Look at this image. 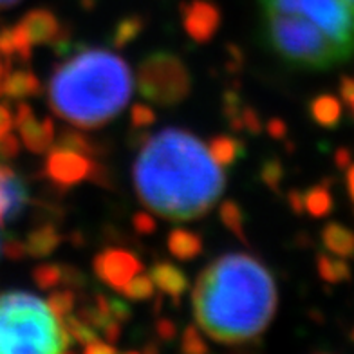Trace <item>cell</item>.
I'll use <instances>...</instances> for the list:
<instances>
[{
	"label": "cell",
	"instance_id": "1",
	"mask_svg": "<svg viewBox=\"0 0 354 354\" xmlns=\"http://www.w3.org/2000/svg\"><path fill=\"white\" fill-rule=\"evenodd\" d=\"M138 150L134 188L154 214L172 221L199 219L223 196L226 177L196 134L170 127L149 136Z\"/></svg>",
	"mask_w": 354,
	"mask_h": 354
},
{
	"label": "cell",
	"instance_id": "2",
	"mask_svg": "<svg viewBox=\"0 0 354 354\" xmlns=\"http://www.w3.org/2000/svg\"><path fill=\"white\" fill-rule=\"evenodd\" d=\"M197 326L212 340L243 345L268 329L279 306L271 271L248 253H224L206 266L192 291Z\"/></svg>",
	"mask_w": 354,
	"mask_h": 354
},
{
	"label": "cell",
	"instance_id": "3",
	"mask_svg": "<svg viewBox=\"0 0 354 354\" xmlns=\"http://www.w3.org/2000/svg\"><path fill=\"white\" fill-rule=\"evenodd\" d=\"M132 91L134 76L122 56L78 44L53 71L47 98L64 122L93 131L107 125L129 105Z\"/></svg>",
	"mask_w": 354,
	"mask_h": 354
},
{
	"label": "cell",
	"instance_id": "4",
	"mask_svg": "<svg viewBox=\"0 0 354 354\" xmlns=\"http://www.w3.org/2000/svg\"><path fill=\"white\" fill-rule=\"evenodd\" d=\"M71 342L42 299L29 291L0 295V353H64L69 349Z\"/></svg>",
	"mask_w": 354,
	"mask_h": 354
},
{
	"label": "cell",
	"instance_id": "5",
	"mask_svg": "<svg viewBox=\"0 0 354 354\" xmlns=\"http://www.w3.org/2000/svg\"><path fill=\"white\" fill-rule=\"evenodd\" d=\"M264 29L271 49L291 66L327 69L347 58L340 47L302 13L264 10Z\"/></svg>",
	"mask_w": 354,
	"mask_h": 354
},
{
	"label": "cell",
	"instance_id": "6",
	"mask_svg": "<svg viewBox=\"0 0 354 354\" xmlns=\"http://www.w3.org/2000/svg\"><path fill=\"white\" fill-rule=\"evenodd\" d=\"M138 88L147 102L161 107H174L185 102L190 94V71L174 53L156 51L141 62Z\"/></svg>",
	"mask_w": 354,
	"mask_h": 354
},
{
	"label": "cell",
	"instance_id": "7",
	"mask_svg": "<svg viewBox=\"0 0 354 354\" xmlns=\"http://www.w3.org/2000/svg\"><path fill=\"white\" fill-rule=\"evenodd\" d=\"M302 13L340 47L345 56L354 53V11L344 0H297Z\"/></svg>",
	"mask_w": 354,
	"mask_h": 354
},
{
	"label": "cell",
	"instance_id": "8",
	"mask_svg": "<svg viewBox=\"0 0 354 354\" xmlns=\"http://www.w3.org/2000/svg\"><path fill=\"white\" fill-rule=\"evenodd\" d=\"M94 273L103 284L122 293L127 282L143 271V264L138 257L125 248H105L93 261Z\"/></svg>",
	"mask_w": 354,
	"mask_h": 354
},
{
	"label": "cell",
	"instance_id": "9",
	"mask_svg": "<svg viewBox=\"0 0 354 354\" xmlns=\"http://www.w3.org/2000/svg\"><path fill=\"white\" fill-rule=\"evenodd\" d=\"M47 152L49 154L44 165V174L55 187L71 188L87 179L93 163L88 156L62 147H51Z\"/></svg>",
	"mask_w": 354,
	"mask_h": 354
},
{
	"label": "cell",
	"instance_id": "10",
	"mask_svg": "<svg viewBox=\"0 0 354 354\" xmlns=\"http://www.w3.org/2000/svg\"><path fill=\"white\" fill-rule=\"evenodd\" d=\"M181 22L194 42L208 44L221 26V11L208 0H190L181 4Z\"/></svg>",
	"mask_w": 354,
	"mask_h": 354
},
{
	"label": "cell",
	"instance_id": "11",
	"mask_svg": "<svg viewBox=\"0 0 354 354\" xmlns=\"http://www.w3.org/2000/svg\"><path fill=\"white\" fill-rule=\"evenodd\" d=\"M13 125H17L24 145L33 154H44L55 143V123L51 118H44L42 122H38L33 109L29 107L28 103L19 105Z\"/></svg>",
	"mask_w": 354,
	"mask_h": 354
},
{
	"label": "cell",
	"instance_id": "12",
	"mask_svg": "<svg viewBox=\"0 0 354 354\" xmlns=\"http://www.w3.org/2000/svg\"><path fill=\"white\" fill-rule=\"evenodd\" d=\"M28 201L26 183L10 167H0V226L19 219Z\"/></svg>",
	"mask_w": 354,
	"mask_h": 354
},
{
	"label": "cell",
	"instance_id": "13",
	"mask_svg": "<svg viewBox=\"0 0 354 354\" xmlns=\"http://www.w3.org/2000/svg\"><path fill=\"white\" fill-rule=\"evenodd\" d=\"M20 24L26 29L33 46L35 44L37 46H53V42L62 31V24L58 17L46 8L28 11L26 17L20 20Z\"/></svg>",
	"mask_w": 354,
	"mask_h": 354
},
{
	"label": "cell",
	"instance_id": "14",
	"mask_svg": "<svg viewBox=\"0 0 354 354\" xmlns=\"http://www.w3.org/2000/svg\"><path fill=\"white\" fill-rule=\"evenodd\" d=\"M150 277L154 280L156 288H158L161 293L168 295V297L176 302V306H179V300H181L183 293H185L188 288V279L187 275L183 273V270H179V268H177L176 264H172V262L159 261L152 266Z\"/></svg>",
	"mask_w": 354,
	"mask_h": 354
},
{
	"label": "cell",
	"instance_id": "15",
	"mask_svg": "<svg viewBox=\"0 0 354 354\" xmlns=\"http://www.w3.org/2000/svg\"><path fill=\"white\" fill-rule=\"evenodd\" d=\"M62 241H64V235L60 233L58 226L53 223H46L42 226H37L33 232H29L24 244H26V253L29 257L46 259L53 252H56V248L60 246Z\"/></svg>",
	"mask_w": 354,
	"mask_h": 354
},
{
	"label": "cell",
	"instance_id": "16",
	"mask_svg": "<svg viewBox=\"0 0 354 354\" xmlns=\"http://www.w3.org/2000/svg\"><path fill=\"white\" fill-rule=\"evenodd\" d=\"M0 88H2V94H6L10 100H22L38 96L42 91V85L33 71L15 69L6 75Z\"/></svg>",
	"mask_w": 354,
	"mask_h": 354
},
{
	"label": "cell",
	"instance_id": "17",
	"mask_svg": "<svg viewBox=\"0 0 354 354\" xmlns=\"http://www.w3.org/2000/svg\"><path fill=\"white\" fill-rule=\"evenodd\" d=\"M322 244L327 252L342 259L354 257V232L340 223H329L322 228Z\"/></svg>",
	"mask_w": 354,
	"mask_h": 354
},
{
	"label": "cell",
	"instance_id": "18",
	"mask_svg": "<svg viewBox=\"0 0 354 354\" xmlns=\"http://www.w3.org/2000/svg\"><path fill=\"white\" fill-rule=\"evenodd\" d=\"M167 246L177 261H194L203 253V239L188 228H174L168 233Z\"/></svg>",
	"mask_w": 354,
	"mask_h": 354
},
{
	"label": "cell",
	"instance_id": "19",
	"mask_svg": "<svg viewBox=\"0 0 354 354\" xmlns=\"http://www.w3.org/2000/svg\"><path fill=\"white\" fill-rule=\"evenodd\" d=\"M208 150L214 161L221 168L232 167L237 159L244 158L246 154V145L243 140L235 136H217L208 143Z\"/></svg>",
	"mask_w": 354,
	"mask_h": 354
},
{
	"label": "cell",
	"instance_id": "20",
	"mask_svg": "<svg viewBox=\"0 0 354 354\" xmlns=\"http://www.w3.org/2000/svg\"><path fill=\"white\" fill-rule=\"evenodd\" d=\"M315 123L324 129H335L342 120V102L333 94H320L309 105Z\"/></svg>",
	"mask_w": 354,
	"mask_h": 354
},
{
	"label": "cell",
	"instance_id": "21",
	"mask_svg": "<svg viewBox=\"0 0 354 354\" xmlns=\"http://www.w3.org/2000/svg\"><path fill=\"white\" fill-rule=\"evenodd\" d=\"M317 270L320 279L324 282H329V284H342V282H349L353 279L351 266L342 257H336L333 253L331 255L329 253H318Z\"/></svg>",
	"mask_w": 354,
	"mask_h": 354
},
{
	"label": "cell",
	"instance_id": "22",
	"mask_svg": "<svg viewBox=\"0 0 354 354\" xmlns=\"http://www.w3.org/2000/svg\"><path fill=\"white\" fill-rule=\"evenodd\" d=\"M331 183H320L304 192V212H308L311 217L322 219L333 212V194L329 190Z\"/></svg>",
	"mask_w": 354,
	"mask_h": 354
},
{
	"label": "cell",
	"instance_id": "23",
	"mask_svg": "<svg viewBox=\"0 0 354 354\" xmlns=\"http://www.w3.org/2000/svg\"><path fill=\"white\" fill-rule=\"evenodd\" d=\"M145 29V20L141 19L140 15H129L125 19H122L116 24V28L112 29L111 35V46L120 51L125 49L129 44H132L136 38L143 33Z\"/></svg>",
	"mask_w": 354,
	"mask_h": 354
},
{
	"label": "cell",
	"instance_id": "24",
	"mask_svg": "<svg viewBox=\"0 0 354 354\" xmlns=\"http://www.w3.org/2000/svg\"><path fill=\"white\" fill-rule=\"evenodd\" d=\"M56 147H62V149L67 150H75V152L85 154L88 156V158H96V156L102 154L100 145L94 143L93 140H88L87 136H84L80 131H62Z\"/></svg>",
	"mask_w": 354,
	"mask_h": 354
},
{
	"label": "cell",
	"instance_id": "25",
	"mask_svg": "<svg viewBox=\"0 0 354 354\" xmlns=\"http://www.w3.org/2000/svg\"><path fill=\"white\" fill-rule=\"evenodd\" d=\"M60 322L62 329L69 335V338L73 342H76V344H82V345H87L91 344V342L98 340L100 338V333L94 329V327H91L88 324H85L82 318H78L76 315H67V317H64Z\"/></svg>",
	"mask_w": 354,
	"mask_h": 354
},
{
	"label": "cell",
	"instance_id": "26",
	"mask_svg": "<svg viewBox=\"0 0 354 354\" xmlns=\"http://www.w3.org/2000/svg\"><path fill=\"white\" fill-rule=\"evenodd\" d=\"M219 217L223 221V224L230 232L235 235L237 239H241L244 244H248L246 239V232H244V214L243 208L235 203V201L228 199L224 201L223 205H221L219 210Z\"/></svg>",
	"mask_w": 354,
	"mask_h": 354
},
{
	"label": "cell",
	"instance_id": "27",
	"mask_svg": "<svg viewBox=\"0 0 354 354\" xmlns=\"http://www.w3.org/2000/svg\"><path fill=\"white\" fill-rule=\"evenodd\" d=\"M156 293V284L152 277L147 273H138L134 279L127 282L125 288L122 289V295L129 300H136V302H145V300L154 299Z\"/></svg>",
	"mask_w": 354,
	"mask_h": 354
},
{
	"label": "cell",
	"instance_id": "28",
	"mask_svg": "<svg viewBox=\"0 0 354 354\" xmlns=\"http://www.w3.org/2000/svg\"><path fill=\"white\" fill-rule=\"evenodd\" d=\"M243 98H241V93L237 88H228L223 96V112L224 118L228 120V125L233 132H243V118H241V112H243Z\"/></svg>",
	"mask_w": 354,
	"mask_h": 354
},
{
	"label": "cell",
	"instance_id": "29",
	"mask_svg": "<svg viewBox=\"0 0 354 354\" xmlns=\"http://www.w3.org/2000/svg\"><path fill=\"white\" fill-rule=\"evenodd\" d=\"M75 306L76 295L75 291L69 288L56 289V291H53V293L49 295V299H47V308L51 309V313L58 318V320H62V318L75 311Z\"/></svg>",
	"mask_w": 354,
	"mask_h": 354
},
{
	"label": "cell",
	"instance_id": "30",
	"mask_svg": "<svg viewBox=\"0 0 354 354\" xmlns=\"http://www.w3.org/2000/svg\"><path fill=\"white\" fill-rule=\"evenodd\" d=\"M33 282L44 291L55 289L62 284V264H40L37 266L31 273Z\"/></svg>",
	"mask_w": 354,
	"mask_h": 354
},
{
	"label": "cell",
	"instance_id": "31",
	"mask_svg": "<svg viewBox=\"0 0 354 354\" xmlns=\"http://www.w3.org/2000/svg\"><path fill=\"white\" fill-rule=\"evenodd\" d=\"M261 179L271 192L280 190V185L284 181V167L280 163V159H266L261 167Z\"/></svg>",
	"mask_w": 354,
	"mask_h": 354
},
{
	"label": "cell",
	"instance_id": "32",
	"mask_svg": "<svg viewBox=\"0 0 354 354\" xmlns=\"http://www.w3.org/2000/svg\"><path fill=\"white\" fill-rule=\"evenodd\" d=\"M181 351L187 354H205L210 351V347L206 345V342L203 340V336L199 333V327L196 324H192L185 329L181 340Z\"/></svg>",
	"mask_w": 354,
	"mask_h": 354
},
{
	"label": "cell",
	"instance_id": "33",
	"mask_svg": "<svg viewBox=\"0 0 354 354\" xmlns=\"http://www.w3.org/2000/svg\"><path fill=\"white\" fill-rule=\"evenodd\" d=\"M11 38H13L15 58H19L20 62L31 60V46H33V44L29 40L22 24H17L15 28H11Z\"/></svg>",
	"mask_w": 354,
	"mask_h": 354
},
{
	"label": "cell",
	"instance_id": "34",
	"mask_svg": "<svg viewBox=\"0 0 354 354\" xmlns=\"http://www.w3.org/2000/svg\"><path fill=\"white\" fill-rule=\"evenodd\" d=\"M156 112L154 109L145 105V103H136L134 107L131 109V123L136 131H143L149 129L156 123Z\"/></svg>",
	"mask_w": 354,
	"mask_h": 354
},
{
	"label": "cell",
	"instance_id": "35",
	"mask_svg": "<svg viewBox=\"0 0 354 354\" xmlns=\"http://www.w3.org/2000/svg\"><path fill=\"white\" fill-rule=\"evenodd\" d=\"M244 67V53L235 44L226 46V71L230 75H239Z\"/></svg>",
	"mask_w": 354,
	"mask_h": 354
},
{
	"label": "cell",
	"instance_id": "36",
	"mask_svg": "<svg viewBox=\"0 0 354 354\" xmlns=\"http://www.w3.org/2000/svg\"><path fill=\"white\" fill-rule=\"evenodd\" d=\"M85 275L75 266H62V284L69 289H82L85 288Z\"/></svg>",
	"mask_w": 354,
	"mask_h": 354
},
{
	"label": "cell",
	"instance_id": "37",
	"mask_svg": "<svg viewBox=\"0 0 354 354\" xmlns=\"http://www.w3.org/2000/svg\"><path fill=\"white\" fill-rule=\"evenodd\" d=\"M241 118H243L244 131H248L252 136H259L262 132V120L259 116V112L255 111L250 105H244L243 112H241Z\"/></svg>",
	"mask_w": 354,
	"mask_h": 354
},
{
	"label": "cell",
	"instance_id": "38",
	"mask_svg": "<svg viewBox=\"0 0 354 354\" xmlns=\"http://www.w3.org/2000/svg\"><path fill=\"white\" fill-rule=\"evenodd\" d=\"M132 226H134L136 233H140V235H152L158 230L156 219L149 212H138V214H134V217H132Z\"/></svg>",
	"mask_w": 354,
	"mask_h": 354
},
{
	"label": "cell",
	"instance_id": "39",
	"mask_svg": "<svg viewBox=\"0 0 354 354\" xmlns=\"http://www.w3.org/2000/svg\"><path fill=\"white\" fill-rule=\"evenodd\" d=\"M177 336V326L172 320L168 318H159L156 322V340L161 342V344H170V342L176 340Z\"/></svg>",
	"mask_w": 354,
	"mask_h": 354
},
{
	"label": "cell",
	"instance_id": "40",
	"mask_svg": "<svg viewBox=\"0 0 354 354\" xmlns=\"http://www.w3.org/2000/svg\"><path fill=\"white\" fill-rule=\"evenodd\" d=\"M87 181L94 183V185H98V187H111V172L107 170V167H103V165L96 163L93 161L91 163V170L87 174Z\"/></svg>",
	"mask_w": 354,
	"mask_h": 354
},
{
	"label": "cell",
	"instance_id": "41",
	"mask_svg": "<svg viewBox=\"0 0 354 354\" xmlns=\"http://www.w3.org/2000/svg\"><path fill=\"white\" fill-rule=\"evenodd\" d=\"M20 152V143L11 132L0 136V158L2 159H13Z\"/></svg>",
	"mask_w": 354,
	"mask_h": 354
},
{
	"label": "cell",
	"instance_id": "42",
	"mask_svg": "<svg viewBox=\"0 0 354 354\" xmlns=\"http://www.w3.org/2000/svg\"><path fill=\"white\" fill-rule=\"evenodd\" d=\"M111 317L118 322L131 320L132 309L123 299H111Z\"/></svg>",
	"mask_w": 354,
	"mask_h": 354
},
{
	"label": "cell",
	"instance_id": "43",
	"mask_svg": "<svg viewBox=\"0 0 354 354\" xmlns=\"http://www.w3.org/2000/svg\"><path fill=\"white\" fill-rule=\"evenodd\" d=\"M2 252H4V255L8 257V259H11V261H22L24 257L28 255V253H26V244H24L22 241H19V239H10V241L4 244V248H2Z\"/></svg>",
	"mask_w": 354,
	"mask_h": 354
},
{
	"label": "cell",
	"instance_id": "44",
	"mask_svg": "<svg viewBox=\"0 0 354 354\" xmlns=\"http://www.w3.org/2000/svg\"><path fill=\"white\" fill-rule=\"evenodd\" d=\"M122 322L118 320H109L105 326L102 327V331H100V335L103 336V340H107L109 344H116L118 340H120V336H122V326H120Z\"/></svg>",
	"mask_w": 354,
	"mask_h": 354
},
{
	"label": "cell",
	"instance_id": "45",
	"mask_svg": "<svg viewBox=\"0 0 354 354\" xmlns=\"http://www.w3.org/2000/svg\"><path fill=\"white\" fill-rule=\"evenodd\" d=\"M0 55L4 56L8 62H11L15 58L13 38H11V28H4L2 31H0Z\"/></svg>",
	"mask_w": 354,
	"mask_h": 354
},
{
	"label": "cell",
	"instance_id": "46",
	"mask_svg": "<svg viewBox=\"0 0 354 354\" xmlns=\"http://www.w3.org/2000/svg\"><path fill=\"white\" fill-rule=\"evenodd\" d=\"M266 131H268V134H270L273 140H286V136H288V125H286L284 120H280V118H271L270 122L266 123Z\"/></svg>",
	"mask_w": 354,
	"mask_h": 354
},
{
	"label": "cell",
	"instance_id": "47",
	"mask_svg": "<svg viewBox=\"0 0 354 354\" xmlns=\"http://www.w3.org/2000/svg\"><path fill=\"white\" fill-rule=\"evenodd\" d=\"M84 351L87 354H114V353H118V349L114 347V345L109 344V342L105 344V342H102L100 338L98 340L91 342V344L84 345Z\"/></svg>",
	"mask_w": 354,
	"mask_h": 354
},
{
	"label": "cell",
	"instance_id": "48",
	"mask_svg": "<svg viewBox=\"0 0 354 354\" xmlns=\"http://www.w3.org/2000/svg\"><path fill=\"white\" fill-rule=\"evenodd\" d=\"M340 94L342 100H344L351 109L354 107V78L351 76H344L340 82Z\"/></svg>",
	"mask_w": 354,
	"mask_h": 354
},
{
	"label": "cell",
	"instance_id": "49",
	"mask_svg": "<svg viewBox=\"0 0 354 354\" xmlns=\"http://www.w3.org/2000/svg\"><path fill=\"white\" fill-rule=\"evenodd\" d=\"M13 127V114L6 103H0V136L8 134Z\"/></svg>",
	"mask_w": 354,
	"mask_h": 354
},
{
	"label": "cell",
	"instance_id": "50",
	"mask_svg": "<svg viewBox=\"0 0 354 354\" xmlns=\"http://www.w3.org/2000/svg\"><path fill=\"white\" fill-rule=\"evenodd\" d=\"M288 203L295 214H304V194L300 190H289L288 192Z\"/></svg>",
	"mask_w": 354,
	"mask_h": 354
},
{
	"label": "cell",
	"instance_id": "51",
	"mask_svg": "<svg viewBox=\"0 0 354 354\" xmlns=\"http://www.w3.org/2000/svg\"><path fill=\"white\" fill-rule=\"evenodd\" d=\"M335 161L338 168H347L351 165V152L347 149H338L336 150Z\"/></svg>",
	"mask_w": 354,
	"mask_h": 354
},
{
	"label": "cell",
	"instance_id": "52",
	"mask_svg": "<svg viewBox=\"0 0 354 354\" xmlns=\"http://www.w3.org/2000/svg\"><path fill=\"white\" fill-rule=\"evenodd\" d=\"M347 170V192H349L351 201L354 203V165H349Z\"/></svg>",
	"mask_w": 354,
	"mask_h": 354
},
{
	"label": "cell",
	"instance_id": "53",
	"mask_svg": "<svg viewBox=\"0 0 354 354\" xmlns=\"http://www.w3.org/2000/svg\"><path fill=\"white\" fill-rule=\"evenodd\" d=\"M69 243L73 244V246H76V248L84 246L85 239H84V235H82V232H73V233H71V235H69Z\"/></svg>",
	"mask_w": 354,
	"mask_h": 354
},
{
	"label": "cell",
	"instance_id": "54",
	"mask_svg": "<svg viewBox=\"0 0 354 354\" xmlns=\"http://www.w3.org/2000/svg\"><path fill=\"white\" fill-rule=\"evenodd\" d=\"M141 351H143V353H159L158 340H154V342H150V344H147Z\"/></svg>",
	"mask_w": 354,
	"mask_h": 354
},
{
	"label": "cell",
	"instance_id": "55",
	"mask_svg": "<svg viewBox=\"0 0 354 354\" xmlns=\"http://www.w3.org/2000/svg\"><path fill=\"white\" fill-rule=\"evenodd\" d=\"M80 2H82V8L87 11H91L96 8V0H80Z\"/></svg>",
	"mask_w": 354,
	"mask_h": 354
},
{
	"label": "cell",
	"instance_id": "56",
	"mask_svg": "<svg viewBox=\"0 0 354 354\" xmlns=\"http://www.w3.org/2000/svg\"><path fill=\"white\" fill-rule=\"evenodd\" d=\"M20 0H0V10H8L11 6L19 4Z\"/></svg>",
	"mask_w": 354,
	"mask_h": 354
},
{
	"label": "cell",
	"instance_id": "57",
	"mask_svg": "<svg viewBox=\"0 0 354 354\" xmlns=\"http://www.w3.org/2000/svg\"><path fill=\"white\" fill-rule=\"evenodd\" d=\"M344 2H345V4H347V6H349L351 10L354 11V0H344Z\"/></svg>",
	"mask_w": 354,
	"mask_h": 354
},
{
	"label": "cell",
	"instance_id": "58",
	"mask_svg": "<svg viewBox=\"0 0 354 354\" xmlns=\"http://www.w3.org/2000/svg\"><path fill=\"white\" fill-rule=\"evenodd\" d=\"M351 340L354 342V327H353V331H351Z\"/></svg>",
	"mask_w": 354,
	"mask_h": 354
},
{
	"label": "cell",
	"instance_id": "59",
	"mask_svg": "<svg viewBox=\"0 0 354 354\" xmlns=\"http://www.w3.org/2000/svg\"><path fill=\"white\" fill-rule=\"evenodd\" d=\"M0 75H2V67H0Z\"/></svg>",
	"mask_w": 354,
	"mask_h": 354
},
{
	"label": "cell",
	"instance_id": "60",
	"mask_svg": "<svg viewBox=\"0 0 354 354\" xmlns=\"http://www.w3.org/2000/svg\"><path fill=\"white\" fill-rule=\"evenodd\" d=\"M351 111H353V114H354V107H353V109H351Z\"/></svg>",
	"mask_w": 354,
	"mask_h": 354
}]
</instances>
